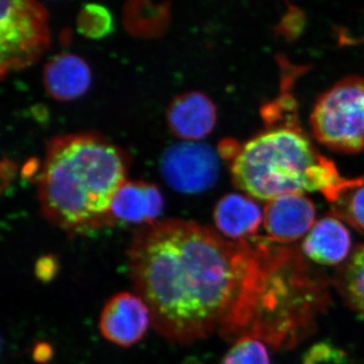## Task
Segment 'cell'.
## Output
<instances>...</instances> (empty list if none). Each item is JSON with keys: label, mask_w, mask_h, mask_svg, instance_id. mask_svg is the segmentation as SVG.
<instances>
[{"label": "cell", "mask_w": 364, "mask_h": 364, "mask_svg": "<svg viewBox=\"0 0 364 364\" xmlns=\"http://www.w3.org/2000/svg\"><path fill=\"white\" fill-rule=\"evenodd\" d=\"M323 196L334 217L364 233V177L343 178Z\"/></svg>", "instance_id": "obj_14"}, {"label": "cell", "mask_w": 364, "mask_h": 364, "mask_svg": "<svg viewBox=\"0 0 364 364\" xmlns=\"http://www.w3.org/2000/svg\"><path fill=\"white\" fill-rule=\"evenodd\" d=\"M214 221L219 233L232 241H245L257 234L263 213L252 198L229 193L218 202Z\"/></svg>", "instance_id": "obj_12"}, {"label": "cell", "mask_w": 364, "mask_h": 364, "mask_svg": "<svg viewBox=\"0 0 364 364\" xmlns=\"http://www.w3.org/2000/svg\"><path fill=\"white\" fill-rule=\"evenodd\" d=\"M316 213L312 200L301 193L270 200L263 212L267 238L277 244L298 241L315 225Z\"/></svg>", "instance_id": "obj_8"}, {"label": "cell", "mask_w": 364, "mask_h": 364, "mask_svg": "<svg viewBox=\"0 0 364 364\" xmlns=\"http://www.w3.org/2000/svg\"><path fill=\"white\" fill-rule=\"evenodd\" d=\"M162 208V195L154 184L127 181L112 200V224L123 222L140 227L153 224L157 222Z\"/></svg>", "instance_id": "obj_10"}, {"label": "cell", "mask_w": 364, "mask_h": 364, "mask_svg": "<svg viewBox=\"0 0 364 364\" xmlns=\"http://www.w3.org/2000/svg\"><path fill=\"white\" fill-rule=\"evenodd\" d=\"M166 117L174 136L188 142H196L214 130L218 112L210 97L198 91H191L172 100Z\"/></svg>", "instance_id": "obj_9"}, {"label": "cell", "mask_w": 364, "mask_h": 364, "mask_svg": "<svg viewBox=\"0 0 364 364\" xmlns=\"http://www.w3.org/2000/svg\"><path fill=\"white\" fill-rule=\"evenodd\" d=\"M114 16L102 4H87L81 9L77 18V30L90 39L100 40L112 33Z\"/></svg>", "instance_id": "obj_16"}, {"label": "cell", "mask_w": 364, "mask_h": 364, "mask_svg": "<svg viewBox=\"0 0 364 364\" xmlns=\"http://www.w3.org/2000/svg\"><path fill=\"white\" fill-rule=\"evenodd\" d=\"M287 250L263 237L232 241L198 223L165 220L139 228L127 254L155 330L186 345L214 334L262 340Z\"/></svg>", "instance_id": "obj_1"}, {"label": "cell", "mask_w": 364, "mask_h": 364, "mask_svg": "<svg viewBox=\"0 0 364 364\" xmlns=\"http://www.w3.org/2000/svg\"><path fill=\"white\" fill-rule=\"evenodd\" d=\"M122 150L92 133L71 134L48 144L39 178L41 210L71 235L112 226L111 207L127 181Z\"/></svg>", "instance_id": "obj_2"}, {"label": "cell", "mask_w": 364, "mask_h": 364, "mask_svg": "<svg viewBox=\"0 0 364 364\" xmlns=\"http://www.w3.org/2000/svg\"><path fill=\"white\" fill-rule=\"evenodd\" d=\"M334 286L345 304L364 320V244L339 268Z\"/></svg>", "instance_id": "obj_15"}, {"label": "cell", "mask_w": 364, "mask_h": 364, "mask_svg": "<svg viewBox=\"0 0 364 364\" xmlns=\"http://www.w3.org/2000/svg\"><path fill=\"white\" fill-rule=\"evenodd\" d=\"M151 324L149 306L136 293L121 291L114 294L100 314V330L102 336L123 348L142 341Z\"/></svg>", "instance_id": "obj_7"}, {"label": "cell", "mask_w": 364, "mask_h": 364, "mask_svg": "<svg viewBox=\"0 0 364 364\" xmlns=\"http://www.w3.org/2000/svg\"><path fill=\"white\" fill-rule=\"evenodd\" d=\"M2 76L33 65L50 44L49 16L38 0L0 1Z\"/></svg>", "instance_id": "obj_5"}, {"label": "cell", "mask_w": 364, "mask_h": 364, "mask_svg": "<svg viewBox=\"0 0 364 364\" xmlns=\"http://www.w3.org/2000/svg\"><path fill=\"white\" fill-rule=\"evenodd\" d=\"M350 232L334 215L323 218L314 225L301 244L304 255L325 267L343 263L350 254Z\"/></svg>", "instance_id": "obj_11"}, {"label": "cell", "mask_w": 364, "mask_h": 364, "mask_svg": "<svg viewBox=\"0 0 364 364\" xmlns=\"http://www.w3.org/2000/svg\"><path fill=\"white\" fill-rule=\"evenodd\" d=\"M306 26V14L299 7L289 4L287 11L280 18L275 32L287 41L298 39Z\"/></svg>", "instance_id": "obj_18"}, {"label": "cell", "mask_w": 364, "mask_h": 364, "mask_svg": "<svg viewBox=\"0 0 364 364\" xmlns=\"http://www.w3.org/2000/svg\"><path fill=\"white\" fill-rule=\"evenodd\" d=\"M56 260L51 257L42 258L37 265V274L41 279H50L57 270Z\"/></svg>", "instance_id": "obj_19"}, {"label": "cell", "mask_w": 364, "mask_h": 364, "mask_svg": "<svg viewBox=\"0 0 364 364\" xmlns=\"http://www.w3.org/2000/svg\"><path fill=\"white\" fill-rule=\"evenodd\" d=\"M311 128L316 140L343 154L364 151V78L349 76L324 91L314 105Z\"/></svg>", "instance_id": "obj_4"}, {"label": "cell", "mask_w": 364, "mask_h": 364, "mask_svg": "<svg viewBox=\"0 0 364 364\" xmlns=\"http://www.w3.org/2000/svg\"><path fill=\"white\" fill-rule=\"evenodd\" d=\"M219 159L212 148L188 142L169 148L162 159V172L172 188L182 193H202L214 186Z\"/></svg>", "instance_id": "obj_6"}, {"label": "cell", "mask_w": 364, "mask_h": 364, "mask_svg": "<svg viewBox=\"0 0 364 364\" xmlns=\"http://www.w3.org/2000/svg\"><path fill=\"white\" fill-rule=\"evenodd\" d=\"M46 90L55 100L69 102L82 97L90 88L91 71L85 60L73 54H60L46 64Z\"/></svg>", "instance_id": "obj_13"}, {"label": "cell", "mask_w": 364, "mask_h": 364, "mask_svg": "<svg viewBox=\"0 0 364 364\" xmlns=\"http://www.w3.org/2000/svg\"><path fill=\"white\" fill-rule=\"evenodd\" d=\"M218 364H272L264 342L252 337L236 340Z\"/></svg>", "instance_id": "obj_17"}, {"label": "cell", "mask_w": 364, "mask_h": 364, "mask_svg": "<svg viewBox=\"0 0 364 364\" xmlns=\"http://www.w3.org/2000/svg\"><path fill=\"white\" fill-rule=\"evenodd\" d=\"M230 169L237 188L267 200L306 191L324 195L343 179L299 123L267 127L239 147Z\"/></svg>", "instance_id": "obj_3"}]
</instances>
